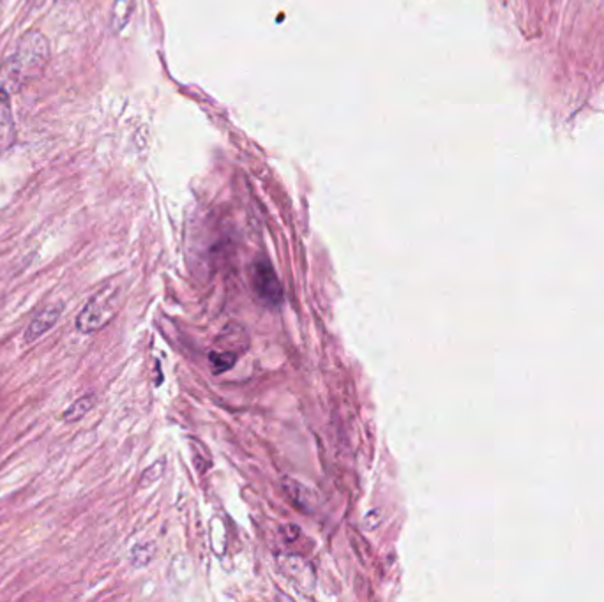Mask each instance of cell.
<instances>
[{"instance_id": "9c48e42d", "label": "cell", "mask_w": 604, "mask_h": 602, "mask_svg": "<svg viewBox=\"0 0 604 602\" xmlns=\"http://www.w3.org/2000/svg\"><path fill=\"white\" fill-rule=\"evenodd\" d=\"M152 559V546L151 544H138L133 552H131V561L134 565H145Z\"/></svg>"}, {"instance_id": "7a4b0ae2", "label": "cell", "mask_w": 604, "mask_h": 602, "mask_svg": "<svg viewBox=\"0 0 604 602\" xmlns=\"http://www.w3.org/2000/svg\"><path fill=\"white\" fill-rule=\"evenodd\" d=\"M121 296L123 292L115 285H108L103 290L96 292L77 316V331L80 334L90 336L105 329L119 313Z\"/></svg>"}, {"instance_id": "3957f363", "label": "cell", "mask_w": 604, "mask_h": 602, "mask_svg": "<svg viewBox=\"0 0 604 602\" xmlns=\"http://www.w3.org/2000/svg\"><path fill=\"white\" fill-rule=\"evenodd\" d=\"M252 287L260 302L279 306L283 302V285L269 261H255L252 267Z\"/></svg>"}, {"instance_id": "6da1fadb", "label": "cell", "mask_w": 604, "mask_h": 602, "mask_svg": "<svg viewBox=\"0 0 604 602\" xmlns=\"http://www.w3.org/2000/svg\"><path fill=\"white\" fill-rule=\"evenodd\" d=\"M48 59V41L41 34H29L0 71V92L11 94L43 71Z\"/></svg>"}, {"instance_id": "5b68a950", "label": "cell", "mask_w": 604, "mask_h": 602, "mask_svg": "<svg viewBox=\"0 0 604 602\" xmlns=\"http://www.w3.org/2000/svg\"><path fill=\"white\" fill-rule=\"evenodd\" d=\"M281 486L285 489V495L294 502L296 507H299L301 511L309 513V515L316 511L318 497L309 486L302 484L301 480H297L294 477H285L281 480Z\"/></svg>"}, {"instance_id": "8992f818", "label": "cell", "mask_w": 604, "mask_h": 602, "mask_svg": "<svg viewBox=\"0 0 604 602\" xmlns=\"http://www.w3.org/2000/svg\"><path fill=\"white\" fill-rule=\"evenodd\" d=\"M97 403V396L94 392H88L80 396L77 401H73V405H69L68 410H64L62 414V421L64 423H78L86 417L87 414L96 406Z\"/></svg>"}, {"instance_id": "ba28073f", "label": "cell", "mask_w": 604, "mask_h": 602, "mask_svg": "<svg viewBox=\"0 0 604 602\" xmlns=\"http://www.w3.org/2000/svg\"><path fill=\"white\" fill-rule=\"evenodd\" d=\"M237 357H239V353H235V351H230V350H213L211 351V355H209V362H211V368H213V371L216 373V375H221V373H224V371H228L233 364H235V360H237Z\"/></svg>"}, {"instance_id": "52a82bcc", "label": "cell", "mask_w": 604, "mask_h": 602, "mask_svg": "<svg viewBox=\"0 0 604 602\" xmlns=\"http://www.w3.org/2000/svg\"><path fill=\"white\" fill-rule=\"evenodd\" d=\"M134 11V0H117L112 9V25L115 31H123L130 23Z\"/></svg>"}, {"instance_id": "277c9868", "label": "cell", "mask_w": 604, "mask_h": 602, "mask_svg": "<svg viewBox=\"0 0 604 602\" xmlns=\"http://www.w3.org/2000/svg\"><path fill=\"white\" fill-rule=\"evenodd\" d=\"M62 313H64V304L62 302L44 307L43 311L38 313L34 316V320L29 324V327L25 329L23 342L27 344L38 342L51 327H55V324L60 320Z\"/></svg>"}]
</instances>
